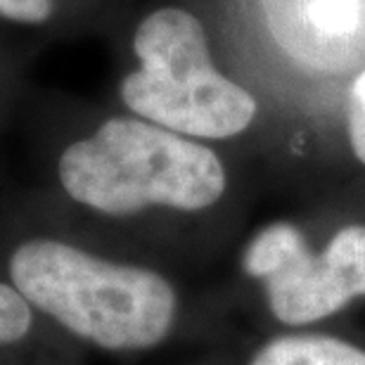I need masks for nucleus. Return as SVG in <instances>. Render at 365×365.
Listing matches in <instances>:
<instances>
[{
  "label": "nucleus",
  "mask_w": 365,
  "mask_h": 365,
  "mask_svg": "<svg viewBox=\"0 0 365 365\" xmlns=\"http://www.w3.org/2000/svg\"><path fill=\"white\" fill-rule=\"evenodd\" d=\"M7 271L34 309L107 351L157 346L176 320L178 299L166 277L62 240H26L14 247Z\"/></svg>",
  "instance_id": "obj_1"
},
{
  "label": "nucleus",
  "mask_w": 365,
  "mask_h": 365,
  "mask_svg": "<svg viewBox=\"0 0 365 365\" xmlns=\"http://www.w3.org/2000/svg\"><path fill=\"white\" fill-rule=\"evenodd\" d=\"M57 176L71 200L107 216L148 207L202 211L225 192V169L207 145L145 119H109L62 152Z\"/></svg>",
  "instance_id": "obj_2"
},
{
  "label": "nucleus",
  "mask_w": 365,
  "mask_h": 365,
  "mask_svg": "<svg viewBox=\"0 0 365 365\" xmlns=\"http://www.w3.org/2000/svg\"><path fill=\"white\" fill-rule=\"evenodd\" d=\"M140 67L121 81V100L145 121L185 138L225 140L257 119L254 95L211 62L207 31L192 12L162 7L135 29Z\"/></svg>",
  "instance_id": "obj_3"
},
{
  "label": "nucleus",
  "mask_w": 365,
  "mask_h": 365,
  "mask_svg": "<svg viewBox=\"0 0 365 365\" xmlns=\"http://www.w3.org/2000/svg\"><path fill=\"white\" fill-rule=\"evenodd\" d=\"M245 273L264 280L268 306L284 325L323 320L365 297V225H346L313 254L292 223H271L252 237Z\"/></svg>",
  "instance_id": "obj_4"
},
{
  "label": "nucleus",
  "mask_w": 365,
  "mask_h": 365,
  "mask_svg": "<svg viewBox=\"0 0 365 365\" xmlns=\"http://www.w3.org/2000/svg\"><path fill=\"white\" fill-rule=\"evenodd\" d=\"M250 365H365V351L327 334H284L261 346Z\"/></svg>",
  "instance_id": "obj_5"
},
{
  "label": "nucleus",
  "mask_w": 365,
  "mask_h": 365,
  "mask_svg": "<svg viewBox=\"0 0 365 365\" xmlns=\"http://www.w3.org/2000/svg\"><path fill=\"white\" fill-rule=\"evenodd\" d=\"M34 323V306L10 282H0V346L17 344Z\"/></svg>",
  "instance_id": "obj_6"
},
{
  "label": "nucleus",
  "mask_w": 365,
  "mask_h": 365,
  "mask_svg": "<svg viewBox=\"0 0 365 365\" xmlns=\"http://www.w3.org/2000/svg\"><path fill=\"white\" fill-rule=\"evenodd\" d=\"M346 133L356 159L365 166V71L356 76L346 95Z\"/></svg>",
  "instance_id": "obj_7"
},
{
  "label": "nucleus",
  "mask_w": 365,
  "mask_h": 365,
  "mask_svg": "<svg viewBox=\"0 0 365 365\" xmlns=\"http://www.w3.org/2000/svg\"><path fill=\"white\" fill-rule=\"evenodd\" d=\"M0 14L21 24H41L53 14V0H0Z\"/></svg>",
  "instance_id": "obj_8"
}]
</instances>
